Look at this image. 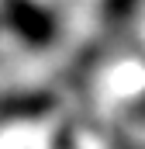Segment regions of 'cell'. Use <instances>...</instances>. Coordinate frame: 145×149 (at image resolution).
Returning <instances> with one entry per match:
<instances>
[{
  "label": "cell",
  "instance_id": "3957f363",
  "mask_svg": "<svg viewBox=\"0 0 145 149\" xmlns=\"http://www.w3.org/2000/svg\"><path fill=\"white\" fill-rule=\"evenodd\" d=\"M138 7V0H104V17L110 24H121L124 17H131Z\"/></svg>",
  "mask_w": 145,
  "mask_h": 149
},
{
  "label": "cell",
  "instance_id": "5b68a950",
  "mask_svg": "<svg viewBox=\"0 0 145 149\" xmlns=\"http://www.w3.org/2000/svg\"><path fill=\"white\" fill-rule=\"evenodd\" d=\"M142 114H145V104H142Z\"/></svg>",
  "mask_w": 145,
  "mask_h": 149
},
{
  "label": "cell",
  "instance_id": "7a4b0ae2",
  "mask_svg": "<svg viewBox=\"0 0 145 149\" xmlns=\"http://www.w3.org/2000/svg\"><path fill=\"white\" fill-rule=\"evenodd\" d=\"M52 94L41 90H17V94H3L0 97V121H31L52 111Z\"/></svg>",
  "mask_w": 145,
  "mask_h": 149
},
{
  "label": "cell",
  "instance_id": "277c9868",
  "mask_svg": "<svg viewBox=\"0 0 145 149\" xmlns=\"http://www.w3.org/2000/svg\"><path fill=\"white\" fill-rule=\"evenodd\" d=\"M114 149H138V146H131V142H124V139H114Z\"/></svg>",
  "mask_w": 145,
  "mask_h": 149
},
{
  "label": "cell",
  "instance_id": "6da1fadb",
  "mask_svg": "<svg viewBox=\"0 0 145 149\" xmlns=\"http://www.w3.org/2000/svg\"><path fill=\"white\" fill-rule=\"evenodd\" d=\"M0 14H3V21L14 35L28 45H35V49L52 45L55 35H59V24H55L52 10H45L38 0H0Z\"/></svg>",
  "mask_w": 145,
  "mask_h": 149
}]
</instances>
